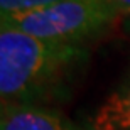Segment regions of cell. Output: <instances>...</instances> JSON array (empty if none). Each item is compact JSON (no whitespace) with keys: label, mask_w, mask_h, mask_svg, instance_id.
Instances as JSON below:
<instances>
[{"label":"cell","mask_w":130,"mask_h":130,"mask_svg":"<svg viewBox=\"0 0 130 130\" xmlns=\"http://www.w3.org/2000/svg\"><path fill=\"white\" fill-rule=\"evenodd\" d=\"M86 58L81 44L54 42L2 27V105H34L61 91L68 76Z\"/></svg>","instance_id":"cell-1"},{"label":"cell","mask_w":130,"mask_h":130,"mask_svg":"<svg viewBox=\"0 0 130 130\" xmlns=\"http://www.w3.org/2000/svg\"><path fill=\"white\" fill-rule=\"evenodd\" d=\"M118 14L130 15V0H106Z\"/></svg>","instance_id":"cell-6"},{"label":"cell","mask_w":130,"mask_h":130,"mask_svg":"<svg viewBox=\"0 0 130 130\" xmlns=\"http://www.w3.org/2000/svg\"><path fill=\"white\" fill-rule=\"evenodd\" d=\"M58 2L61 0H0V9H2V14H17V12L42 9Z\"/></svg>","instance_id":"cell-5"},{"label":"cell","mask_w":130,"mask_h":130,"mask_svg":"<svg viewBox=\"0 0 130 130\" xmlns=\"http://www.w3.org/2000/svg\"><path fill=\"white\" fill-rule=\"evenodd\" d=\"M117 15L106 0H61L42 9L2 14V27L54 42L81 44L105 30Z\"/></svg>","instance_id":"cell-2"},{"label":"cell","mask_w":130,"mask_h":130,"mask_svg":"<svg viewBox=\"0 0 130 130\" xmlns=\"http://www.w3.org/2000/svg\"><path fill=\"white\" fill-rule=\"evenodd\" d=\"M0 130H76L53 110L34 105H2Z\"/></svg>","instance_id":"cell-3"},{"label":"cell","mask_w":130,"mask_h":130,"mask_svg":"<svg viewBox=\"0 0 130 130\" xmlns=\"http://www.w3.org/2000/svg\"><path fill=\"white\" fill-rule=\"evenodd\" d=\"M95 130H130V76L106 98L93 117Z\"/></svg>","instance_id":"cell-4"}]
</instances>
